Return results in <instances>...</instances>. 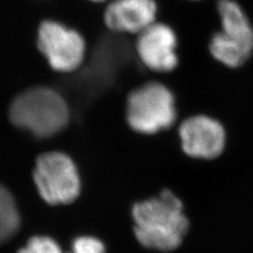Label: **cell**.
<instances>
[{"instance_id":"cell-11","label":"cell","mask_w":253,"mask_h":253,"mask_svg":"<svg viewBox=\"0 0 253 253\" xmlns=\"http://www.w3.org/2000/svg\"><path fill=\"white\" fill-rule=\"evenodd\" d=\"M18 253H62L59 245L47 236H34Z\"/></svg>"},{"instance_id":"cell-2","label":"cell","mask_w":253,"mask_h":253,"mask_svg":"<svg viewBox=\"0 0 253 253\" xmlns=\"http://www.w3.org/2000/svg\"><path fill=\"white\" fill-rule=\"evenodd\" d=\"M177 120L176 95L164 83L149 81L135 86L126 95V125L138 135H157L172 129Z\"/></svg>"},{"instance_id":"cell-5","label":"cell","mask_w":253,"mask_h":253,"mask_svg":"<svg viewBox=\"0 0 253 253\" xmlns=\"http://www.w3.org/2000/svg\"><path fill=\"white\" fill-rule=\"evenodd\" d=\"M34 181L39 194L50 205L71 204L82 192L77 166L63 152H47L39 156L34 170Z\"/></svg>"},{"instance_id":"cell-3","label":"cell","mask_w":253,"mask_h":253,"mask_svg":"<svg viewBox=\"0 0 253 253\" xmlns=\"http://www.w3.org/2000/svg\"><path fill=\"white\" fill-rule=\"evenodd\" d=\"M220 29L210 38L211 58L225 68H243L253 55V26L246 12L235 0H218Z\"/></svg>"},{"instance_id":"cell-10","label":"cell","mask_w":253,"mask_h":253,"mask_svg":"<svg viewBox=\"0 0 253 253\" xmlns=\"http://www.w3.org/2000/svg\"><path fill=\"white\" fill-rule=\"evenodd\" d=\"M20 217L11 193L0 185V244L10 240L17 232Z\"/></svg>"},{"instance_id":"cell-6","label":"cell","mask_w":253,"mask_h":253,"mask_svg":"<svg viewBox=\"0 0 253 253\" xmlns=\"http://www.w3.org/2000/svg\"><path fill=\"white\" fill-rule=\"evenodd\" d=\"M180 151L192 161L212 162L221 157L228 146V131L218 118L196 113L178 125Z\"/></svg>"},{"instance_id":"cell-4","label":"cell","mask_w":253,"mask_h":253,"mask_svg":"<svg viewBox=\"0 0 253 253\" xmlns=\"http://www.w3.org/2000/svg\"><path fill=\"white\" fill-rule=\"evenodd\" d=\"M12 123L38 137L59 133L70 121V108L60 93L50 88H33L22 92L10 108Z\"/></svg>"},{"instance_id":"cell-9","label":"cell","mask_w":253,"mask_h":253,"mask_svg":"<svg viewBox=\"0 0 253 253\" xmlns=\"http://www.w3.org/2000/svg\"><path fill=\"white\" fill-rule=\"evenodd\" d=\"M155 0H113L104 13V22L114 34L138 35L157 21Z\"/></svg>"},{"instance_id":"cell-8","label":"cell","mask_w":253,"mask_h":253,"mask_svg":"<svg viewBox=\"0 0 253 253\" xmlns=\"http://www.w3.org/2000/svg\"><path fill=\"white\" fill-rule=\"evenodd\" d=\"M134 51L142 67L157 74H170L179 67L178 37L174 29L155 21L136 35Z\"/></svg>"},{"instance_id":"cell-14","label":"cell","mask_w":253,"mask_h":253,"mask_svg":"<svg viewBox=\"0 0 253 253\" xmlns=\"http://www.w3.org/2000/svg\"><path fill=\"white\" fill-rule=\"evenodd\" d=\"M192 1H197V0H192Z\"/></svg>"},{"instance_id":"cell-12","label":"cell","mask_w":253,"mask_h":253,"mask_svg":"<svg viewBox=\"0 0 253 253\" xmlns=\"http://www.w3.org/2000/svg\"><path fill=\"white\" fill-rule=\"evenodd\" d=\"M70 253H106L105 244L97 237L79 236L73 242Z\"/></svg>"},{"instance_id":"cell-13","label":"cell","mask_w":253,"mask_h":253,"mask_svg":"<svg viewBox=\"0 0 253 253\" xmlns=\"http://www.w3.org/2000/svg\"><path fill=\"white\" fill-rule=\"evenodd\" d=\"M90 1H92V2H97V3H99V2H104V1H106V0H90Z\"/></svg>"},{"instance_id":"cell-7","label":"cell","mask_w":253,"mask_h":253,"mask_svg":"<svg viewBox=\"0 0 253 253\" xmlns=\"http://www.w3.org/2000/svg\"><path fill=\"white\" fill-rule=\"evenodd\" d=\"M37 44L57 72H75L84 62L86 43L84 36L59 21L44 20L41 23Z\"/></svg>"},{"instance_id":"cell-1","label":"cell","mask_w":253,"mask_h":253,"mask_svg":"<svg viewBox=\"0 0 253 253\" xmlns=\"http://www.w3.org/2000/svg\"><path fill=\"white\" fill-rule=\"evenodd\" d=\"M131 218L137 242L142 247L161 252L176 250L190 228L185 204L170 188L134 203Z\"/></svg>"}]
</instances>
